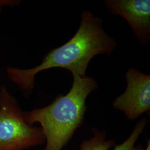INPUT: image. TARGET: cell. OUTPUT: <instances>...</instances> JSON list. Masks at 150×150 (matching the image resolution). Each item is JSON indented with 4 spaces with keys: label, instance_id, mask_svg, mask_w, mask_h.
<instances>
[{
    "label": "cell",
    "instance_id": "8992f818",
    "mask_svg": "<svg viewBox=\"0 0 150 150\" xmlns=\"http://www.w3.org/2000/svg\"><path fill=\"white\" fill-rule=\"evenodd\" d=\"M147 123L146 118L141 119L136 123L129 138L122 144L115 146V140L106 138L105 131L93 128L92 129V137L82 142L80 150H144L142 146L136 145V143L144 132Z\"/></svg>",
    "mask_w": 150,
    "mask_h": 150
},
{
    "label": "cell",
    "instance_id": "277c9868",
    "mask_svg": "<svg viewBox=\"0 0 150 150\" xmlns=\"http://www.w3.org/2000/svg\"><path fill=\"white\" fill-rule=\"evenodd\" d=\"M127 87L113 102L115 109L134 121L150 110V75L131 68L125 74Z\"/></svg>",
    "mask_w": 150,
    "mask_h": 150
},
{
    "label": "cell",
    "instance_id": "6da1fadb",
    "mask_svg": "<svg viewBox=\"0 0 150 150\" xmlns=\"http://www.w3.org/2000/svg\"><path fill=\"white\" fill-rule=\"evenodd\" d=\"M116 46L115 40L103 29L102 19L90 11H82L79 27L68 42L49 51L35 67L20 69L9 67L6 69L7 75L28 96L34 88L35 76L38 72L57 67L69 70L72 75L85 77L93 57L101 54L110 56Z\"/></svg>",
    "mask_w": 150,
    "mask_h": 150
},
{
    "label": "cell",
    "instance_id": "3957f363",
    "mask_svg": "<svg viewBox=\"0 0 150 150\" xmlns=\"http://www.w3.org/2000/svg\"><path fill=\"white\" fill-rule=\"evenodd\" d=\"M45 144L41 128L27 123L5 86L0 88V150H25Z\"/></svg>",
    "mask_w": 150,
    "mask_h": 150
},
{
    "label": "cell",
    "instance_id": "52a82bcc",
    "mask_svg": "<svg viewBox=\"0 0 150 150\" xmlns=\"http://www.w3.org/2000/svg\"><path fill=\"white\" fill-rule=\"evenodd\" d=\"M144 150H150V140L149 139L147 141V144L146 146V147L145 148Z\"/></svg>",
    "mask_w": 150,
    "mask_h": 150
},
{
    "label": "cell",
    "instance_id": "7a4b0ae2",
    "mask_svg": "<svg viewBox=\"0 0 150 150\" xmlns=\"http://www.w3.org/2000/svg\"><path fill=\"white\" fill-rule=\"evenodd\" d=\"M73 77L72 85L66 95L59 94L45 107L23 112L27 123L41 125L45 139L44 150H62L69 144L84 122L87 97L98 87L91 77L74 75Z\"/></svg>",
    "mask_w": 150,
    "mask_h": 150
},
{
    "label": "cell",
    "instance_id": "5b68a950",
    "mask_svg": "<svg viewBox=\"0 0 150 150\" xmlns=\"http://www.w3.org/2000/svg\"><path fill=\"white\" fill-rule=\"evenodd\" d=\"M103 2L110 14L126 20L142 46L149 45L150 0H105Z\"/></svg>",
    "mask_w": 150,
    "mask_h": 150
}]
</instances>
